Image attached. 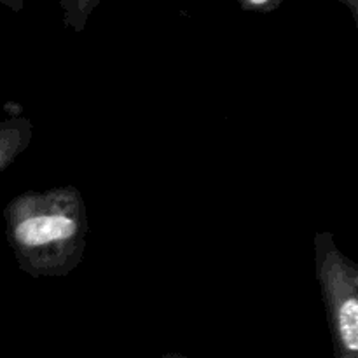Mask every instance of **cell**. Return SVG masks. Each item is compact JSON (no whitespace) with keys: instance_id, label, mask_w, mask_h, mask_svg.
I'll use <instances>...</instances> for the list:
<instances>
[{"instance_id":"cell-6","label":"cell","mask_w":358,"mask_h":358,"mask_svg":"<svg viewBox=\"0 0 358 358\" xmlns=\"http://www.w3.org/2000/svg\"><path fill=\"white\" fill-rule=\"evenodd\" d=\"M0 3L9 7V9L14 10V13H20L24 6V0H0Z\"/></svg>"},{"instance_id":"cell-7","label":"cell","mask_w":358,"mask_h":358,"mask_svg":"<svg viewBox=\"0 0 358 358\" xmlns=\"http://www.w3.org/2000/svg\"><path fill=\"white\" fill-rule=\"evenodd\" d=\"M341 2L348 7L352 16L355 17V21H358V0H341Z\"/></svg>"},{"instance_id":"cell-1","label":"cell","mask_w":358,"mask_h":358,"mask_svg":"<svg viewBox=\"0 0 358 358\" xmlns=\"http://www.w3.org/2000/svg\"><path fill=\"white\" fill-rule=\"evenodd\" d=\"M6 238L17 268L31 278H65L86 252V203L73 185L24 191L3 208Z\"/></svg>"},{"instance_id":"cell-3","label":"cell","mask_w":358,"mask_h":358,"mask_svg":"<svg viewBox=\"0 0 358 358\" xmlns=\"http://www.w3.org/2000/svg\"><path fill=\"white\" fill-rule=\"evenodd\" d=\"M31 138V119L24 115H10L0 121V173L6 171L30 147Z\"/></svg>"},{"instance_id":"cell-4","label":"cell","mask_w":358,"mask_h":358,"mask_svg":"<svg viewBox=\"0 0 358 358\" xmlns=\"http://www.w3.org/2000/svg\"><path fill=\"white\" fill-rule=\"evenodd\" d=\"M100 2L101 0H59L65 27L76 34L84 31L91 14L100 6Z\"/></svg>"},{"instance_id":"cell-5","label":"cell","mask_w":358,"mask_h":358,"mask_svg":"<svg viewBox=\"0 0 358 358\" xmlns=\"http://www.w3.org/2000/svg\"><path fill=\"white\" fill-rule=\"evenodd\" d=\"M241 9L254 10V13H269V10L276 9L282 0H238Z\"/></svg>"},{"instance_id":"cell-2","label":"cell","mask_w":358,"mask_h":358,"mask_svg":"<svg viewBox=\"0 0 358 358\" xmlns=\"http://www.w3.org/2000/svg\"><path fill=\"white\" fill-rule=\"evenodd\" d=\"M313 247L334 358H358V266L339 250L332 233L315 234Z\"/></svg>"},{"instance_id":"cell-8","label":"cell","mask_w":358,"mask_h":358,"mask_svg":"<svg viewBox=\"0 0 358 358\" xmlns=\"http://www.w3.org/2000/svg\"><path fill=\"white\" fill-rule=\"evenodd\" d=\"M163 358H187V357L180 355V353H166Z\"/></svg>"}]
</instances>
